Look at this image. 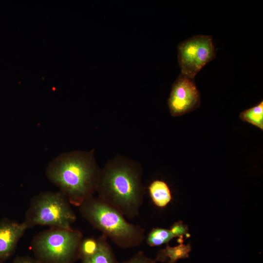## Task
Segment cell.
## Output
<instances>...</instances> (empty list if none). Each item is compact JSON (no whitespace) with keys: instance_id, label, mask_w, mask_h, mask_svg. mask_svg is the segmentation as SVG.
I'll use <instances>...</instances> for the list:
<instances>
[{"instance_id":"obj_17","label":"cell","mask_w":263,"mask_h":263,"mask_svg":"<svg viewBox=\"0 0 263 263\" xmlns=\"http://www.w3.org/2000/svg\"><path fill=\"white\" fill-rule=\"evenodd\" d=\"M12 263H39L35 258L27 256H17Z\"/></svg>"},{"instance_id":"obj_2","label":"cell","mask_w":263,"mask_h":263,"mask_svg":"<svg viewBox=\"0 0 263 263\" xmlns=\"http://www.w3.org/2000/svg\"><path fill=\"white\" fill-rule=\"evenodd\" d=\"M100 169L94 150H75L52 159L46 168V174L72 205L79 207L96 192Z\"/></svg>"},{"instance_id":"obj_8","label":"cell","mask_w":263,"mask_h":263,"mask_svg":"<svg viewBox=\"0 0 263 263\" xmlns=\"http://www.w3.org/2000/svg\"><path fill=\"white\" fill-rule=\"evenodd\" d=\"M27 229L23 223L7 218L0 220V263H3L12 256Z\"/></svg>"},{"instance_id":"obj_10","label":"cell","mask_w":263,"mask_h":263,"mask_svg":"<svg viewBox=\"0 0 263 263\" xmlns=\"http://www.w3.org/2000/svg\"><path fill=\"white\" fill-rule=\"evenodd\" d=\"M148 189L152 201L158 207H165L172 200L170 189L163 181L155 180L152 181Z\"/></svg>"},{"instance_id":"obj_3","label":"cell","mask_w":263,"mask_h":263,"mask_svg":"<svg viewBox=\"0 0 263 263\" xmlns=\"http://www.w3.org/2000/svg\"><path fill=\"white\" fill-rule=\"evenodd\" d=\"M79 210L84 219L119 247L139 246L145 238V229L129 223L117 209L94 196L85 201Z\"/></svg>"},{"instance_id":"obj_7","label":"cell","mask_w":263,"mask_h":263,"mask_svg":"<svg viewBox=\"0 0 263 263\" xmlns=\"http://www.w3.org/2000/svg\"><path fill=\"white\" fill-rule=\"evenodd\" d=\"M193 79L181 74L172 84L168 100L171 116H181L199 107L200 94Z\"/></svg>"},{"instance_id":"obj_11","label":"cell","mask_w":263,"mask_h":263,"mask_svg":"<svg viewBox=\"0 0 263 263\" xmlns=\"http://www.w3.org/2000/svg\"><path fill=\"white\" fill-rule=\"evenodd\" d=\"M191 250L189 244L185 245L181 243L174 247H171L167 244L165 248L158 251L155 260L156 262L168 261V263H175L180 259L188 258Z\"/></svg>"},{"instance_id":"obj_5","label":"cell","mask_w":263,"mask_h":263,"mask_svg":"<svg viewBox=\"0 0 263 263\" xmlns=\"http://www.w3.org/2000/svg\"><path fill=\"white\" fill-rule=\"evenodd\" d=\"M67 197L60 191H42L31 200L23 223L27 229L36 225L71 228L76 216Z\"/></svg>"},{"instance_id":"obj_13","label":"cell","mask_w":263,"mask_h":263,"mask_svg":"<svg viewBox=\"0 0 263 263\" xmlns=\"http://www.w3.org/2000/svg\"><path fill=\"white\" fill-rule=\"evenodd\" d=\"M174 238L170 230L162 228H153L149 233L146 242L150 246H159L167 244Z\"/></svg>"},{"instance_id":"obj_16","label":"cell","mask_w":263,"mask_h":263,"mask_svg":"<svg viewBox=\"0 0 263 263\" xmlns=\"http://www.w3.org/2000/svg\"><path fill=\"white\" fill-rule=\"evenodd\" d=\"M156 261L146 256L144 253L140 251L127 261L119 263H156Z\"/></svg>"},{"instance_id":"obj_9","label":"cell","mask_w":263,"mask_h":263,"mask_svg":"<svg viewBox=\"0 0 263 263\" xmlns=\"http://www.w3.org/2000/svg\"><path fill=\"white\" fill-rule=\"evenodd\" d=\"M107 239L103 234L99 236L97 238L99 245L97 251L92 256L81 260L82 263H119Z\"/></svg>"},{"instance_id":"obj_12","label":"cell","mask_w":263,"mask_h":263,"mask_svg":"<svg viewBox=\"0 0 263 263\" xmlns=\"http://www.w3.org/2000/svg\"><path fill=\"white\" fill-rule=\"evenodd\" d=\"M240 117L243 121L248 122L263 130V101L260 102L258 105L243 111L240 114Z\"/></svg>"},{"instance_id":"obj_4","label":"cell","mask_w":263,"mask_h":263,"mask_svg":"<svg viewBox=\"0 0 263 263\" xmlns=\"http://www.w3.org/2000/svg\"><path fill=\"white\" fill-rule=\"evenodd\" d=\"M83 238L78 229L50 227L33 238L31 249L39 263H75Z\"/></svg>"},{"instance_id":"obj_15","label":"cell","mask_w":263,"mask_h":263,"mask_svg":"<svg viewBox=\"0 0 263 263\" xmlns=\"http://www.w3.org/2000/svg\"><path fill=\"white\" fill-rule=\"evenodd\" d=\"M169 230L174 237H178V238L183 239L184 235L188 234V226L184 225L182 221L174 223L170 226Z\"/></svg>"},{"instance_id":"obj_14","label":"cell","mask_w":263,"mask_h":263,"mask_svg":"<svg viewBox=\"0 0 263 263\" xmlns=\"http://www.w3.org/2000/svg\"><path fill=\"white\" fill-rule=\"evenodd\" d=\"M97 238L88 237L82 239L79 250V259L81 260L94 255L98 248Z\"/></svg>"},{"instance_id":"obj_1","label":"cell","mask_w":263,"mask_h":263,"mask_svg":"<svg viewBox=\"0 0 263 263\" xmlns=\"http://www.w3.org/2000/svg\"><path fill=\"white\" fill-rule=\"evenodd\" d=\"M138 162L117 155L101 168L97 197L125 217L133 219L139 215L144 203L146 188Z\"/></svg>"},{"instance_id":"obj_6","label":"cell","mask_w":263,"mask_h":263,"mask_svg":"<svg viewBox=\"0 0 263 263\" xmlns=\"http://www.w3.org/2000/svg\"><path fill=\"white\" fill-rule=\"evenodd\" d=\"M177 50L181 74L192 79L215 57L214 46L210 36H192L181 42Z\"/></svg>"}]
</instances>
